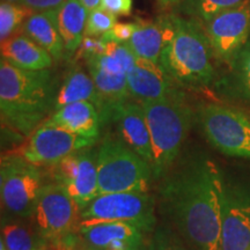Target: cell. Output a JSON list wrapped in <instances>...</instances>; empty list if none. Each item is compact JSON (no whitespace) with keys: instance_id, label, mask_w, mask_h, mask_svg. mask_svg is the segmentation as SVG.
<instances>
[{"instance_id":"cell-1","label":"cell","mask_w":250,"mask_h":250,"mask_svg":"<svg viewBox=\"0 0 250 250\" xmlns=\"http://www.w3.org/2000/svg\"><path fill=\"white\" fill-rule=\"evenodd\" d=\"M226 184L213 161H189L161 184V204L177 234L193 250H221Z\"/></svg>"},{"instance_id":"cell-2","label":"cell","mask_w":250,"mask_h":250,"mask_svg":"<svg viewBox=\"0 0 250 250\" xmlns=\"http://www.w3.org/2000/svg\"><path fill=\"white\" fill-rule=\"evenodd\" d=\"M56 83L52 72L30 71L0 61V114L2 125L29 137L55 105Z\"/></svg>"},{"instance_id":"cell-3","label":"cell","mask_w":250,"mask_h":250,"mask_svg":"<svg viewBox=\"0 0 250 250\" xmlns=\"http://www.w3.org/2000/svg\"><path fill=\"white\" fill-rule=\"evenodd\" d=\"M210 42L195 19L175 15V33L166 46L160 64L179 86L202 88L213 80Z\"/></svg>"},{"instance_id":"cell-4","label":"cell","mask_w":250,"mask_h":250,"mask_svg":"<svg viewBox=\"0 0 250 250\" xmlns=\"http://www.w3.org/2000/svg\"><path fill=\"white\" fill-rule=\"evenodd\" d=\"M153 153V176L160 179L176 161L191 127L192 112L181 93L142 102Z\"/></svg>"},{"instance_id":"cell-5","label":"cell","mask_w":250,"mask_h":250,"mask_svg":"<svg viewBox=\"0 0 250 250\" xmlns=\"http://www.w3.org/2000/svg\"><path fill=\"white\" fill-rule=\"evenodd\" d=\"M99 195L112 192H148L151 165L124 142L107 136L96 153Z\"/></svg>"},{"instance_id":"cell-6","label":"cell","mask_w":250,"mask_h":250,"mask_svg":"<svg viewBox=\"0 0 250 250\" xmlns=\"http://www.w3.org/2000/svg\"><path fill=\"white\" fill-rule=\"evenodd\" d=\"M42 188V175L37 166L17 152L2 155L0 193L6 210L21 218L33 217Z\"/></svg>"},{"instance_id":"cell-7","label":"cell","mask_w":250,"mask_h":250,"mask_svg":"<svg viewBox=\"0 0 250 250\" xmlns=\"http://www.w3.org/2000/svg\"><path fill=\"white\" fill-rule=\"evenodd\" d=\"M120 221L145 233L155 229V199L148 192L101 193L81 210V221Z\"/></svg>"},{"instance_id":"cell-8","label":"cell","mask_w":250,"mask_h":250,"mask_svg":"<svg viewBox=\"0 0 250 250\" xmlns=\"http://www.w3.org/2000/svg\"><path fill=\"white\" fill-rule=\"evenodd\" d=\"M206 139L223 154L250 159V118L227 105L210 103L201 110Z\"/></svg>"},{"instance_id":"cell-9","label":"cell","mask_w":250,"mask_h":250,"mask_svg":"<svg viewBox=\"0 0 250 250\" xmlns=\"http://www.w3.org/2000/svg\"><path fill=\"white\" fill-rule=\"evenodd\" d=\"M33 217L41 235L49 242H62L79 230L81 208L64 187L52 182L43 186Z\"/></svg>"},{"instance_id":"cell-10","label":"cell","mask_w":250,"mask_h":250,"mask_svg":"<svg viewBox=\"0 0 250 250\" xmlns=\"http://www.w3.org/2000/svg\"><path fill=\"white\" fill-rule=\"evenodd\" d=\"M95 143L96 140L43 122L17 153L37 167H50L73 153L92 147Z\"/></svg>"},{"instance_id":"cell-11","label":"cell","mask_w":250,"mask_h":250,"mask_svg":"<svg viewBox=\"0 0 250 250\" xmlns=\"http://www.w3.org/2000/svg\"><path fill=\"white\" fill-rule=\"evenodd\" d=\"M213 56L230 64L248 43L250 36V0L217 15L205 23Z\"/></svg>"},{"instance_id":"cell-12","label":"cell","mask_w":250,"mask_h":250,"mask_svg":"<svg viewBox=\"0 0 250 250\" xmlns=\"http://www.w3.org/2000/svg\"><path fill=\"white\" fill-rule=\"evenodd\" d=\"M50 168L55 182L65 188L81 210L99 196L96 156L88 148L66 156Z\"/></svg>"},{"instance_id":"cell-13","label":"cell","mask_w":250,"mask_h":250,"mask_svg":"<svg viewBox=\"0 0 250 250\" xmlns=\"http://www.w3.org/2000/svg\"><path fill=\"white\" fill-rule=\"evenodd\" d=\"M78 232L87 245L98 250H147V233L132 224L83 220Z\"/></svg>"},{"instance_id":"cell-14","label":"cell","mask_w":250,"mask_h":250,"mask_svg":"<svg viewBox=\"0 0 250 250\" xmlns=\"http://www.w3.org/2000/svg\"><path fill=\"white\" fill-rule=\"evenodd\" d=\"M250 247V196L235 188H225L221 250Z\"/></svg>"},{"instance_id":"cell-15","label":"cell","mask_w":250,"mask_h":250,"mask_svg":"<svg viewBox=\"0 0 250 250\" xmlns=\"http://www.w3.org/2000/svg\"><path fill=\"white\" fill-rule=\"evenodd\" d=\"M130 96L139 103L155 101L180 93L177 83L167 73L160 62L136 58L127 73Z\"/></svg>"},{"instance_id":"cell-16","label":"cell","mask_w":250,"mask_h":250,"mask_svg":"<svg viewBox=\"0 0 250 250\" xmlns=\"http://www.w3.org/2000/svg\"><path fill=\"white\" fill-rule=\"evenodd\" d=\"M111 121L117 125L121 140L153 166V153L147 120L142 103L126 101L115 109Z\"/></svg>"},{"instance_id":"cell-17","label":"cell","mask_w":250,"mask_h":250,"mask_svg":"<svg viewBox=\"0 0 250 250\" xmlns=\"http://www.w3.org/2000/svg\"><path fill=\"white\" fill-rule=\"evenodd\" d=\"M175 15H161L155 21H139L126 45L137 57L160 62L162 52L173 39Z\"/></svg>"},{"instance_id":"cell-18","label":"cell","mask_w":250,"mask_h":250,"mask_svg":"<svg viewBox=\"0 0 250 250\" xmlns=\"http://www.w3.org/2000/svg\"><path fill=\"white\" fill-rule=\"evenodd\" d=\"M45 123L56 125L62 129L83 137L98 140L103 125L101 114L92 102L80 101L70 103L57 109Z\"/></svg>"},{"instance_id":"cell-19","label":"cell","mask_w":250,"mask_h":250,"mask_svg":"<svg viewBox=\"0 0 250 250\" xmlns=\"http://www.w3.org/2000/svg\"><path fill=\"white\" fill-rule=\"evenodd\" d=\"M80 101L92 102L93 104H95L101 114L102 123H107L108 117L105 102L96 88L93 78L90 77L89 72L87 73L80 66H77L68 71L62 80L61 88L56 96L54 109L57 110L70 103Z\"/></svg>"},{"instance_id":"cell-20","label":"cell","mask_w":250,"mask_h":250,"mask_svg":"<svg viewBox=\"0 0 250 250\" xmlns=\"http://www.w3.org/2000/svg\"><path fill=\"white\" fill-rule=\"evenodd\" d=\"M0 50L1 58L23 70H46L52 66L55 61L44 48L21 30L2 41Z\"/></svg>"},{"instance_id":"cell-21","label":"cell","mask_w":250,"mask_h":250,"mask_svg":"<svg viewBox=\"0 0 250 250\" xmlns=\"http://www.w3.org/2000/svg\"><path fill=\"white\" fill-rule=\"evenodd\" d=\"M20 30L44 48L55 61H61L66 56L58 29L57 9L34 13L27 19Z\"/></svg>"},{"instance_id":"cell-22","label":"cell","mask_w":250,"mask_h":250,"mask_svg":"<svg viewBox=\"0 0 250 250\" xmlns=\"http://www.w3.org/2000/svg\"><path fill=\"white\" fill-rule=\"evenodd\" d=\"M88 11L79 0H65L57 8V22L65 51L67 56L73 55L85 37Z\"/></svg>"},{"instance_id":"cell-23","label":"cell","mask_w":250,"mask_h":250,"mask_svg":"<svg viewBox=\"0 0 250 250\" xmlns=\"http://www.w3.org/2000/svg\"><path fill=\"white\" fill-rule=\"evenodd\" d=\"M137 56L126 44L107 43L104 51L87 62L88 66L118 76H127Z\"/></svg>"},{"instance_id":"cell-24","label":"cell","mask_w":250,"mask_h":250,"mask_svg":"<svg viewBox=\"0 0 250 250\" xmlns=\"http://www.w3.org/2000/svg\"><path fill=\"white\" fill-rule=\"evenodd\" d=\"M1 240L7 250H48L49 241L26 225L7 223L2 226Z\"/></svg>"},{"instance_id":"cell-25","label":"cell","mask_w":250,"mask_h":250,"mask_svg":"<svg viewBox=\"0 0 250 250\" xmlns=\"http://www.w3.org/2000/svg\"><path fill=\"white\" fill-rule=\"evenodd\" d=\"M247 0H184L180 11L197 21L208 23L217 15L242 5Z\"/></svg>"},{"instance_id":"cell-26","label":"cell","mask_w":250,"mask_h":250,"mask_svg":"<svg viewBox=\"0 0 250 250\" xmlns=\"http://www.w3.org/2000/svg\"><path fill=\"white\" fill-rule=\"evenodd\" d=\"M34 12L21 4L1 1L0 4V40L5 41L21 29Z\"/></svg>"},{"instance_id":"cell-27","label":"cell","mask_w":250,"mask_h":250,"mask_svg":"<svg viewBox=\"0 0 250 250\" xmlns=\"http://www.w3.org/2000/svg\"><path fill=\"white\" fill-rule=\"evenodd\" d=\"M230 64L237 89L243 96L250 99V42L243 46Z\"/></svg>"},{"instance_id":"cell-28","label":"cell","mask_w":250,"mask_h":250,"mask_svg":"<svg viewBox=\"0 0 250 250\" xmlns=\"http://www.w3.org/2000/svg\"><path fill=\"white\" fill-rule=\"evenodd\" d=\"M117 23V17L102 8L89 12L87 18L85 36L100 37L111 29Z\"/></svg>"},{"instance_id":"cell-29","label":"cell","mask_w":250,"mask_h":250,"mask_svg":"<svg viewBox=\"0 0 250 250\" xmlns=\"http://www.w3.org/2000/svg\"><path fill=\"white\" fill-rule=\"evenodd\" d=\"M147 250H188L181 236L167 227L155 228L147 243Z\"/></svg>"},{"instance_id":"cell-30","label":"cell","mask_w":250,"mask_h":250,"mask_svg":"<svg viewBox=\"0 0 250 250\" xmlns=\"http://www.w3.org/2000/svg\"><path fill=\"white\" fill-rule=\"evenodd\" d=\"M137 28V22L116 23L110 30L103 34L101 40L105 43H118V44H126L132 37L134 30Z\"/></svg>"},{"instance_id":"cell-31","label":"cell","mask_w":250,"mask_h":250,"mask_svg":"<svg viewBox=\"0 0 250 250\" xmlns=\"http://www.w3.org/2000/svg\"><path fill=\"white\" fill-rule=\"evenodd\" d=\"M105 45H107V43L103 42L101 37L85 36L79 49H78L79 50L78 56H79V58H83L86 62H88L89 59L95 57V56L102 54L104 51Z\"/></svg>"},{"instance_id":"cell-32","label":"cell","mask_w":250,"mask_h":250,"mask_svg":"<svg viewBox=\"0 0 250 250\" xmlns=\"http://www.w3.org/2000/svg\"><path fill=\"white\" fill-rule=\"evenodd\" d=\"M100 8L114 14L115 17L130 15L132 11V0H102Z\"/></svg>"},{"instance_id":"cell-33","label":"cell","mask_w":250,"mask_h":250,"mask_svg":"<svg viewBox=\"0 0 250 250\" xmlns=\"http://www.w3.org/2000/svg\"><path fill=\"white\" fill-rule=\"evenodd\" d=\"M64 1L65 0H21L19 4L26 6L34 13H40V12L57 9L59 6L64 4Z\"/></svg>"},{"instance_id":"cell-34","label":"cell","mask_w":250,"mask_h":250,"mask_svg":"<svg viewBox=\"0 0 250 250\" xmlns=\"http://www.w3.org/2000/svg\"><path fill=\"white\" fill-rule=\"evenodd\" d=\"M79 1L83 5V7H85L89 13V12H92L94 9L100 7L102 0H79Z\"/></svg>"},{"instance_id":"cell-35","label":"cell","mask_w":250,"mask_h":250,"mask_svg":"<svg viewBox=\"0 0 250 250\" xmlns=\"http://www.w3.org/2000/svg\"><path fill=\"white\" fill-rule=\"evenodd\" d=\"M162 6H179L184 0H158Z\"/></svg>"},{"instance_id":"cell-36","label":"cell","mask_w":250,"mask_h":250,"mask_svg":"<svg viewBox=\"0 0 250 250\" xmlns=\"http://www.w3.org/2000/svg\"><path fill=\"white\" fill-rule=\"evenodd\" d=\"M85 243H86V242H85ZM80 250H98V249L93 248V247H90L89 245H87V243H86V246L81 247V248H80Z\"/></svg>"},{"instance_id":"cell-37","label":"cell","mask_w":250,"mask_h":250,"mask_svg":"<svg viewBox=\"0 0 250 250\" xmlns=\"http://www.w3.org/2000/svg\"><path fill=\"white\" fill-rule=\"evenodd\" d=\"M1 1H7V2H14V4H19L21 0H1Z\"/></svg>"},{"instance_id":"cell-38","label":"cell","mask_w":250,"mask_h":250,"mask_svg":"<svg viewBox=\"0 0 250 250\" xmlns=\"http://www.w3.org/2000/svg\"><path fill=\"white\" fill-rule=\"evenodd\" d=\"M247 250H250V247H249V248H248V249H247Z\"/></svg>"},{"instance_id":"cell-39","label":"cell","mask_w":250,"mask_h":250,"mask_svg":"<svg viewBox=\"0 0 250 250\" xmlns=\"http://www.w3.org/2000/svg\"><path fill=\"white\" fill-rule=\"evenodd\" d=\"M59 250H62V249H59Z\"/></svg>"}]
</instances>
